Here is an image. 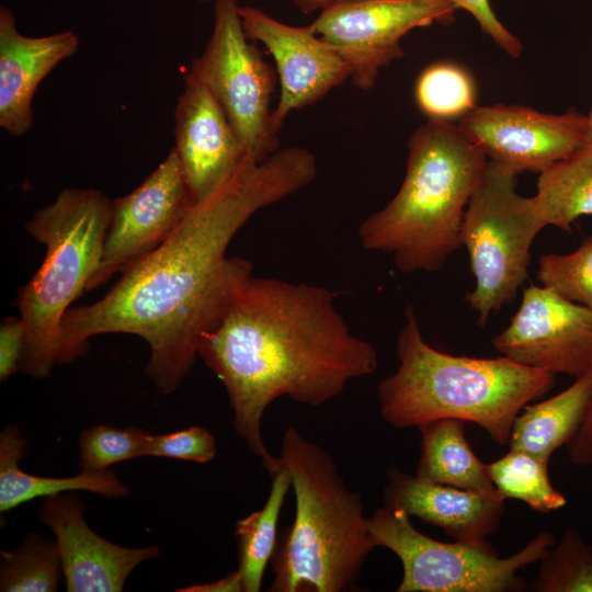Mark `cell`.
<instances>
[{"label":"cell","mask_w":592,"mask_h":592,"mask_svg":"<svg viewBox=\"0 0 592 592\" xmlns=\"http://www.w3.org/2000/svg\"><path fill=\"white\" fill-rule=\"evenodd\" d=\"M316 175V158L301 147L260 162L246 159L100 300L66 311L57 364L86 354L92 337L134 334L150 349L147 377L159 392H173L198 356L202 338L252 275L251 261L226 255L230 241L257 212L305 189Z\"/></svg>","instance_id":"6da1fadb"},{"label":"cell","mask_w":592,"mask_h":592,"mask_svg":"<svg viewBox=\"0 0 592 592\" xmlns=\"http://www.w3.org/2000/svg\"><path fill=\"white\" fill-rule=\"evenodd\" d=\"M198 356L226 389L235 432L271 476L280 458L263 441L266 408L280 397L320 407L378 366L375 346L353 334L330 289L253 274L202 338Z\"/></svg>","instance_id":"7a4b0ae2"},{"label":"cell","mask_w":592,"mask_h":592,"mask_svg":"<svg viewBox=\"0 0 592 592\" xmlns=\"http://www.w3.org/2000/svg\"><path fill=\"white\" fill-rule=\"evenodd\" d=\"M399 365L377 386L380 414L394 428H419L457 419L483 429L500 445L509 443L516 415L555 385V375L494 358L453 355L422 337L411 305L396 342Z\"/></svg>","instance_id":"3957f363"},{"label":"cell","mask_w":592,"mask_h":592,"mask_svg":"<svg viewBox=\"0 0 592 592\" xmlns=\"http://www.w3.org/2000/svg\"><path fill=\"white\" fill-rule=\"evenodd\" d=\"M488 159L458 124L429 119L408 141L396 195L357 228L361 246L391 257L399 272H437L462 246L460 228Z\"/></svg>","instance_id":"277c9868"},{"label":"cell","mask_w":592,"mask_h":592,"mask_svg":"<svg viewBox=\"0 0 592 592\" xmlns=\"http://www.w3.org/2000/svg\"><path fill=\"white\" fill-rule=\"evenodd\" d=\"M280 465L292 478L293 523L277 538L271 592H342L355 587L376 545L361 494L344 482L331 455L288 426Z\"/></svg>","instance_id":"5b68a950"},{"label":"cell","mask_w":592,"mask_h":592,"mask_svg":"<svg viewBox=\"0 0 592 592\" xmlns=\"http://www.w3.org/2000/svg\"><path fill=\"white\" fill-rule=\"evenodd\" d=\"M112 204L99 190L69 187L25 225L46 248L43 263L15 300L25 332L21 371L33 378L48 377L57 364L62 318L99 269Z\"/></svg>","instance_id":"8992f818"},{"label":"cell","mask_w":592,"mask_h":592,"mask_svg":"<svg viewBox=\"0 0 592 592\" xmlns=\"http://www.w3.org/2000/svg\"><path fill=\"white\" fill-rule=\"evenodd\" d=\"M516 177L488 160L462 223L460 241L476 281L466 300L481 327L515 298L527 278L531 246L545 228L532 198L516 192Z\"/></svg>","instance_id":"52a82bcc"},{"label":"cell","mask_w":592,"mask_h":592,"mask_svg":"<svg viewBox=\"0 0 592 592\" xmlns=\"http://www.w3.org/2000/svg\"><path fill=\"white\" fill-rule=\"evenodd\" d=\"M376 547L392 551L402 565L398 592H515L525 590L517 572L539 561L556 543L543 532L521 550L501 558L493 548L459 540L445 543L418 531L400 509L384 506L367 519Z\"/></svg>","instance_id":"ba28073f"},{"label":"cell","mask_w":592,"mask_h":592,"mask_svg":"<svg viewBox=\"0 0 592 592\" xmlns=\"http://www.w3.org/2000/svg\"><path fill=\"white\" fill-rule=\"evenodd\" d=\"M238 9V0H215L209 41L184 76L208 89L248 159L260 162L278 146V136L271 129L270 110L275 75L247 37Z\"/></svg>","instance_id":"9c48e42d"},{"label":"cell","mask_w":592,"mask_h":592,"mask_svg":"<svg viewBox=\"0 0 592 592\" xmlns=\"http://www.w3.org/2000/svg\"><path fill=\"white\" fill-rule=\"evenodd\" d=\"M456 10L448 0H353L323 9L310 26L348 64L352 84L371 90L380 69L403 56L406 34L449 23Z\"/></svg>","instance_id":"30bf717a"},{"label":"cell","mask_w":592,"mask_h":592,"mask_svg":"<svg viewBox=\"0 0 592 592\" xmlns=\"http://www.w3.org/2000/svg\"><path fill=\"white\" fill-rule=\"evenodd\" d=\"M457 124L489 161L516 175L540 173L591 141L587 115L573 107L549 114L523 105L476 106Z\"/></svg>","instance_id":"8fae6325"},{"label":"cell","mask_w":592,"mask_h":592,"mask_svg":"<svg viewBox=\"0 0 592 592\" xmlns=\"http://www.w3.org/2000/svg\"><path fill=\"white\" fill-rule=\"evenodd\" d=\"M193 206L180 160L172 148L136 189L113 200L101 263L87 292L157 249Z\"/></svg>","instance_id":"7c38bea8"},{"label":"cell","mask_w":592,"mask_h":592,"mask_svg":"<svg viewBox=\"0 0 592 592\" xmlns=\"http://www.w3.org/2000/svg\"><path fill=\"white\" fill-rule=\"evenodd\" d=\"M491 344L520 364L577 378L592 371V311L549 287L532 285Z\"/></svg>","instance_id":"4fadbf2b"},{"label":"cell","mask_w":592,"mask_h":592,"mask_svg":"<svg viewBox=\"0 0 592 592\" xmlns=\"http://www.w3.org/2000/svg\"><path fill=\"white\" fill-rule=\"evenodd\" d=\"M238 10L247 37L262 43L276 65L281 94L271 129L277 136L292 111L322 99L350 79L351 70L310 25L282 23L255 7L239 5Z\"/></svg>","instance_id":"5bb4252c"},{"label":"cell","mask_w":592,"mask_h":592,"mask_svg":"<svg viewBox=\"0 0 592 592\" xmlns=\"http://www.w3.org/2000/svg\"><path fill=\"white\" fill-rule=\"evenodd\" d=\"M76 491L46 497L38 519L55 535L68 592H121L132 571L161 554L158 546L127 548L96 534Z\"/></svg>","instance_id":"9a60e30c"},{"label":"cell","mask_w":592,"mask_h":592,"mask_svg":"<svg viewBox=\"0 0 592 592\" xmlns=\"http://www.w3.org/2000/svg\"><path fill=\"white\" fill-rule=\"evenodd\" d=\"M173 149L194 205L215 193L248 159L219 103L186 76L174 109Z\"/></svg>","instance_id":"2e32d148"},{"label":"cell","mask_w":592,"mask_h":592,"mask_svg":"<svg viewBox=\"0 0 592 592\" xmlns=\"http://www.w3.org/2000/svg\"><path fill=\"white\" fill-rule=\"evenodd\" d=\"M80 38L73 31L26 36L14 13L0 7V127L21 137L33 126V99L42 81L64 60L77 54Z\"/></svg>","instance_id":"e0dca14e"},{"label":"cell","mask_w":592,"mask_h":592,"mask_svg":"<svg viewBox=\"0 0 592 592\" xmlns=\"http://www.w3.org/2000/svg\"><path fill=\"white\" fill-rule=\"evenodd\" d=\"M386 478L385 505L437 526L455 540L492 548L488 537L498 531L504 513V499L497 490L479 492L436 483L396 467Z\"/></svg>","instance_id":"ac0fdd59"},{"label":"cell","mask_w":592,"mask_h":592,"mask_svg":"<svg viewBox=\"0 0 592 592\" xmlns=\"http://www.w3.org/2000/svg\"><path fill=\"white\" fill-rule=\"evenodd\" d=\"M27 441L15 424L0 434V512L5 513L36 498L69 491H89L106 499L128 494V487L110 469L71 477H44L25 473L19 463L26 454Z\"/></svg>","instance_id":"d6986e66"},{"label":"cell","mask_w":592,"mask_h":592,"mask_svg":"<svg viewBox=\"0 0 592 592\" xmlns=\"http://www.w3.org/2000/svg\"><path fill=\"white\" fill-rule=\"evenodd\" d=\"M592 398V371L577 377L561 392L526 405L514 419L510 448L549 462L551 454L567 445L580 426Z\"/></svg>","instance_id":"ffe728a7"},{"label":"cell","mask_w":592,"mask_h":592,"mask_svg":"<svg viewBox=\"0 0 592 592\" xmlns=\"http://www.w3.org/2000/svg\"><path fill=\"white\" fill-rule=\"evenodd\" d=\"M464 421L440 419L418 429L421 455L415 476L436 483L489 492L496 490L482 463L473 452L464 431Z\"/></svg>","instance_id":"44dd1931"},{"label":"cell","mask_w":592,"mask_h":592,"mask_svg":"<svg viewBox=\"0 0 592 592\" xmlns=\"http://www.w3.org/2000/svg\"><path fill=\"white\" fill-rule=\"evenodd\" d=\"M531 198L545 227L569 231L578 218L592 215V140L542 171Z\"/></svg>","instance_id":"7402d4cb"},{"label":"cell","mask_w":592,"mask_h":592,"mask_svg":"<svg viewBox=\"0 0 592 592\" xmlns=\"http://www.w3.org/2000/svg\"><path fill=\"white\" fill-rule=\"evenodd\" d=\"M270 494L262 509L254 511L235 525L238 546V571L243 592H259L265 568L277 544V523L287 492L292 487L288 470L280 465L272 476Z\"/></svg>","instance_id":"603a6c76"},{"label":"cell","mask_w":592,"mask_h":592,"mask_svg":"<svg viewBox=\"0 0 592 592\" xmlns=\"http://www.w3.org/2000/svg\"><path fill=\"white\" fill-rule=\"evenodd\" d=\"M547 468L548 460L512 448L488 464L493 486L504 500L523 501L542 513L559 510L567 503L566 497L551 485Z\"/></svg>","instance_id":"cb8c5ba5"},{"label":"cell","mask_w":592,"mask_h":592,"mask_svg":"<svg viewBox=\"0 0 592 592\" xmlns=\"http://www.w3.org/2000/svg\"><path fill=\"white\" fill-rule=\"evenodd\" d=\"M62 566L56 542L29 533L13 550L0 551L1 592H55Z\"/></svg>","instance_id":"d4e9b609"},{"label":"cell","mask_w":592,"mask_h":592,"mask_svg":"<svg viewBox=\"0 0 592 592\" xmlns=\"http://www.w3.org/2000/svg\"><path fill=\"white\" fill-rule=\"evenodd\" d=\"M414 96L429 119L454 123L476 107L477 89L464 67L443 61L430 65L420 73Z\"/></svg>","instance_id":"484cf974"},{"label":"cell","mask_w":592,"mask_h":592,"mask_svg":"<svg viewBox=\"0 0 592 592\" xmlns=\"http://www.w3.org/2000/svg\"><path fill=\"white\" fill-rule=\"evenodd\" d=\"M538 562V574L531 590L592 592V547L577 527H568Z\"/></svg>","instance_id":"4316f807"},{"label":"cell","mask_w":592,"mask_h":592,"mask_svg":"<svg viewBox=\"0 0 592 592\" xmlns=\"http://www.w3.org/2000/svg\"><path fill=\"white\" fill-rule=\"evenodd\" d=\"M152 435L144 429L105 423L86 429L79 437L80 471H102L116 463L148 456Z\"/></svg>","instance_id":"83f0119b"},{"label":"cell","mask_w":592,"mask_h":592,"mask_svg":"<svg viewBox=\"0 0 592 592\" xmlns=\"http://www.w3.org/2000/svg\"><path fill=\"white\" fill-rule=\"evenodd\" d=\"M538 281L592 311V237L570 253H548L538 262Z\"/></svg>","instance_id":"f1b7e54d"},{"label":"cell","mask_w":592,"mask_h":592,"mask_svg":"<svg viewBox=\"0 0 592 592\" xmlns=\"http://www.w3.org/2000/svg\"><path fill=\"white\" fill-rule=\"evenodd\" d=\"M214 435L202 426H190L167 434L152 435L148 456L208 463L216 456Z\"/></svg>","instance_id":"f546056e"},{"label":"cell","mask_w":592,"mask_h":592,"mask_svg":"<svg viewBox=\"0 0 592 592\" xmlns=\"http://www.w3.org/2000/svg\"><path fill=\"white\" fill-rule=\"evenodd\" d=\"M457 9L473 15L483 31L504 53L517 58L523 49L521 41L497 18L489 0H448Z\"/></svg>","instance_id":"4dcf8cb0"},{"label":"cell","mask_w":592,"mask_h":592,"mask_svg":"<svg viewBox=\"0 0 592 592\" xmlns=\"http://www.w3.org/2000/svg\"><path fill=\"white\" fill-rule=\"evenodd\" d=\"M25 332L20 317H7L0 325V380H7L22 367Z\"/></svg>","instance_id":"1f68e13d"},{"label":"cell","mask_w":592,"mask_h":592,"mask_svg":"<svg viewBox=\"0 0 592 592\" xmlns=\"http://www.w3.org/2000/svg\"><path fill=\"white\" fill-rule=\"evenodd\" d=\"M567 447L569 459L573 465H592V398L580 426Z\"/></svg>","instance_id":"d6a6232c"},{"label":"cell","mask_w":592,"mask_h":592,"mask_svg":"<svg viewBox=\"0 0 592 592\" xmlns=\"http://www.w3.org/2000/svg\"><path fill=\"white\" fill-rule=\"evenodd\" d=\"M178 592H240L243 591L241 576L237 570L226 577L204 584L189 585L177 589Z\"/></svg>","instance_id":"836d02e7"},{"label":"cell","mask_w":592,"mask_h":592,"mask_svg":"<svg viewBox=\"0 0 592 592\" xmlns=\"http://www.w3.org/2000/svg\"><path fill=\"white\" fill-rule=\"evenodd\" d=\"M294 3L299 8V10L308 14L317 10H323L334 4L349 2L353 0H293Z\"/></svg>","instance_id":"e575fe53"},{"label":"cell","mask_w":592,"mask_h":592,"mask_svg":"<svg viewBox=\"0 0 592 592\" xmlns=\"http://www.w3.org/2000/svg\"><path fill=\"white\" fill-rule=\"evenodd\" d=\"M587 117H588V124H589V135H590V139L592 140V106Z\"/></svg>","instance_id":"d590c367"},{"label":"cell","mask_w":592,"mask_h":592,"mask_svg":"<svg viewBox=\"0 0 592 592\" xmlns=\"http://www.w3.org/2000/svg\"><path fill=\"white\" fill-rule=\"evenodd\" d=\"M197 1H206V0H197Z\"/></svg>","instance_id":"8d00e7d4"}]
</instances>
